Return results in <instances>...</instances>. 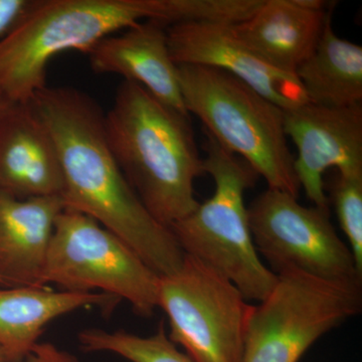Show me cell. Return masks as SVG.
<instances>
[{"mask_svg":"<svg viewBox=\"0 0 362 362\" xmlns=\"http://www.w3.org/2000/svg\"><path fill=\"white\" fill-rule=\"evenodd\" d=\"M32 104L58 150L65 209L115 233L159 276L177 270L185 254L170 228L145 209L119 168L99 104L82 90L49 86Z\"/></svg>","mask_w":362,"mask_h":362,"instance_id":"obj_1","label":"cell"},{"mask_svg":"<svg viewBox=\"0 0 362 362\" xmlns=\"http://www.w3.org/2000/svg\"><path fill=\"white\" fill-rule=\"evenodd\" d=\"M104 126L119 168L158 223L170 228L194 213V180L204 170L189 116L123 81Z\"/></svg>","mask_w":362,"mask_h":362,"instance_id":"obj_2","label":"cell"},{"mask_svg":"<svg viewBox=\"0 0 362 362\" xmlns=\"http://www.w3.org/2000/svg\"><path fill=\"white\" fill-rule=\"evenodd\" d=\"M181 0H33L18 25L0 40V92L30 103L47 87V69L61 52L87 54L100 40L141 23L182 20Z\"/></svg>","mask_w":362,"mask_h":362,"instance_id":"obj_3","label":"cell"},{"mask_svg":"<svg viewBox=\"0 0 362 362\" xmlns=\"http://www.w3.org/2000/svg\"><path fill=\"white\" fill-rule=\"evenodd\" d=\"M181 95L223 148L240 157L269 188L299 197L294 156L288 145L284 110L230 74L202 66H178Z\"/></svg>","mask_w":362,"mask_h":362,"instance_id":"obj_4","label":"cell"},{"mask_svg":"<svg viewBox=\"0 0 362 362\" xmlns=\"http://www.w3.org/2000/svg\"><path fill=\"white\" fill-rule=\"evenodd\" d=\"M204 173L214 192L194 213L170 226L183 252L230 280L247 301L261 302L277 281L252 240L245 194L258 175L244 159L206 132Z\"/></svg>","mask_w":362,"mask_h":362,"instance_id":"obj_5","label":"cell"},{"mask_svg":"<svg viewBox=\"0 0 362 362\" xmlns=\"http://www.w3.org/2000/svg\"><path fill=\"white\" fill-rule=\"evenodd\" d=\"M159 281L132 247L94 218L66 209L59 214L40 285L105 293L149 317L158 308Z\"/></svg>","mask_w":362,"mask_h":362,"instance_id":"obj_6","label":"cell"},{"mask_svg":"<svg viewBox=\"0 0 362 362\" xmlns=\"http://www.w3.org/2000/svg\"><path fill=\"white\" fill-rule=\"evenodd\" d=\"M361 283L339 282L298 271L277 274L252 308L242 362H298L324 334L361 310Z\"/></svg>","mask_w":362,"mask_h":362,"instance_id":"obj_7","label":"cell"},{"mask_svg":"<svg viewBox=\"0 0 362 362\" xmlns=\"http://www.w3.org/2000/svg\"><path fill=\"white\" fill-rule=\"evenodd\" d=\"M158 308L169 339L192 361H243L254 305L218 272L185 255L177 270L160 276Z\"/></svg>","mask_w":362,"mask_h":362,"instance_id":"obj_8","label":"cell"},{"mask_svg":"<svg viewBox=\"0 0 362 362\" xmlns=\"http://www.w3.org/2000/svg\"><path fill=\"white\" fill-rule=\"evenodd\" d=\"M252 240L275 274L298 271L339 282L361 283L349 246L331 223L329 211L304 206L269 188L247 207Z\"/></svg>","mask_w":362,"mask_h":362,"instance_id":"obj_9","label":"cell"},{"mask_svg":"<svg viewBox=\"0 0 362 362\" xmlns=\"http://www.w3.org/2000/svg\"><path fill=\"white\" fill-rule=\"evenodd\" d=\"M284 128L297 148L300 189L314 206L329 211L323 175L362 173V105L325 107L310 102L284 111Z\"/></svg>","mask_w":362,"mask_h":362,"instance_id":"obj_10","label":"cell"},{"mask_svg":"<svg viewBox=\"0 0 362 362\" xmlns=\"http://www.w3.org/2000/svg\"><path fill=\"white\" fill-rule=\"evenodd\" d=\"M169 51L177 66L218 69L240 78L283 110L307 103L296 76L266 63L238 39L232 25L183 23L168 26Z\"/></svg>","mask_w":362,"mask_h":362,"instance_id":"obj_11","label":"cell"},{"mask_svg":"<svg viewBox=\"0 0 362 362\" xmlns=\"http://www.w3.org/2000/svg\"><path fill=\"white\" fill-rule=\"evenodd\" d=\"M63 175L56 144L30 103L0 114V192L16 199L61 197Z\"/></svg>","mask_w":362,"mask_h":362,"instance_id":"obj_12","label":"cell"},{"mask_svg":"<svg viewBox=\"0 0 362 362\" xmlns=\"http://www.w3.org/2000/svg\"><path fill=\"white\" fill-rule=\"evenodd\" d=\"M168 28L156 20L141 21L100 40L87 56L95 73L122 76L189 116L181 95L178 66L169 51Z\"/></svg>","mask_w":362,"mask_h":362,"instance_id":"obj_13","label":"cell"},{"mask_svg":"<svg viewBox=\"0 0 362 362\" xmlns=\"http://www.w3.org/2000/svg\"><path fill=\"white\" fill-rule=\"evenodd\" d=\"M61 197L16 199L0 192V285L42 286Z\"/></svg>","mask_w":362,"mask_h":362,"instance_id":"obj_14","label":"cell"},{"mask_svg":"<svg viewBox=\"0 0 362 362\" xmlns=\"http://www.w3.org/2000/svg\"><path fill=\"white\" fill-rule=\"evenodd\" d=\"M119 302L118 298L105 293L0 285V349L7 362H23L39 344L52 321L86 307L112 311Z\"/></svg>","mask_w":362,"mask_h":362,"instance_id":"obj_15","label":"cell"},{"mask_svg":"<svg viewBox=\"0 0 362 362\" xmlns=\"http://www.w3.org/2000/svg\"><path fill=\"white\" fill-rule=\"evenodd\" d=\"M328 11L311 8L303 0H264L251 18L232 28L268 65L295 75L315 49Z\"/></svg>","mask_w":362,"mask_h":362,"instance_id":"obj_16","label":"cell"},{"mask_svg":"<svg viewBox=\"0 0 362 362\" xmlns=\"http://www.w3.org/2000/svg\"><path fill=\"white\" fill-rule=\"evenodd\" d=\"M333 4L315 49L297 69L308 102L349 107L362 102V47L338 37L332 25Z\"/></svg>","mask_w":362,"mask_h":362,"instance_id":"obj_17","label":"cell"},{"mask_svg":"<svg viewBox=\"0 0 362 362\" xmlns=\"http://www.w3.org/2000/svg\"><path fill=\"white\" fill-rule=\"evenodd\" d=\"M78 339L85 352H110L130 362H194L169 339L163 321L151 337L90 328L78 333Z\"/></svg>","mask_w":362,"mask_h":362,"instance_id":"obj_18","label":"cell"},{"mask_svg":"<svg viewBox=\"0 0 362 362\" xmlns=\"http://www.w3.org/2000/svg\"><path fill=\"white\" fill-rule=\"evenodd\" d=\"M330 194L329 202L331 199L357 269L362 273V173H337L330 185Z\"/></svg>","mask_w":362,"mask_h":362,"instance_id":"obj_19","label":"cell"},{"mask_svg":"<svg viewBox=\"0 0 362 362\" xmlns=\"http://www.w3.org/2000/svg\"><path fill=\"white\" fill-rule=\"evenodd\" d=\"M33 0H0V40L18 25Z\"/></svg>","mask_w":362,"mask_h":362,"instance_id":"obj_20","label":"cell"},{"mask_svg":"<svg viewBox=\"0 0 362 362\" xmlns=\"http://www.w3.org/2000/svg\"><path fill=\"white\" fill-rule=\"evenodd\" d=\"M23 362H80L70 352L59 349L52 343H39Z\"/></svg>","mask_w":362,"mask_h":362,"instance_id":"obj_21","label":"cell"},{"mask_svg":"<svg viewBox=\"0 0 362 362\" xmlns=\"http://www.w3.org/2000/svg\"><path fill=\"white\" fill-rule=\"evenodd\" d=\"M11 102L1 92H0V114L11 104Z\"/></svg>","mask_w":362,"mask_h":362,"instance_id":"obj_22","label":"cell"},{"mask_svg":"<svg viewBox=\"0 0 362 362\" xmlns=\"http://www.w3.org/2000/svg\"><path fill=\"white\" fill-rule=\"evenodd\" d=\"M0 362H7L6 356H4V351L0 349Z\"/></svg>","mask_w":362,"mask_h":362,"instance_id":"obj_23","label":"cell"}]
</instances>
